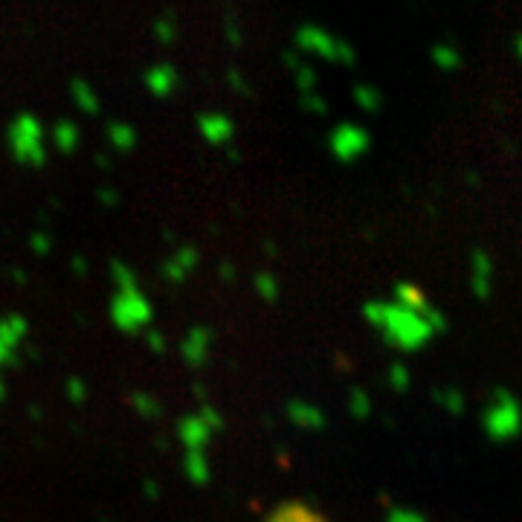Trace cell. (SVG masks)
<instances>
[{
	"instance_id": "cell-1",
	"label": "cell",
	"mask_w": 522,
	"mask_h": 522,
	"mask_svg": "<svg viewBox=\"0 0 522 522\" xmlns=\"http://www.w3.org/2000/svg\"><path fill=\"white\" fill-rule=\"evenodd\" d=\"M363 317L398 351H418L436 337L433 322L421 317V313H412L407 308L395 305L392 299H372V302H365Z\"/></svg>"
},
{
	"instance_id": "cell-2",
	"label": "cell",
	"mask_w": 522,
	"mask_h": 522,
	"mask_svg": "<svg viewBox=\"0 0 522 522\" xmlns=\"http://www.w3.org/2000/svg\"><path fill=\"white\" fill-rule=\"evenodd\" d=\"M113 276V299H111V320L120 331L125 334H142L151 328L154 308L148 302L146 291L140 287L134 270H130L125 261H113L111 265Z\"/></svg>"
},
{
	"instance_id": "cell-3",
	"label": "cell",
	"mask_w": 522,
	"mask_h": 522,
	"mask_svg": "<svg viewBox=\"0 0 522 522\" xmlns=\"http://www.w3.org/2000/svg\"><path fill=\"white\" fill-rule=\"evenodd\" d=\"M482 429L496 444L514 441L522 433V403L511 389H493L490 403L482 412Z\"/></svg>"
},
{
	"instance_id": "cell-4",
	"label": "cell",
	"mask_w": 522,
	"mask_h": 522,
	"mask_svg": "<svg viewBox=\"0 0 522 522\" xmlns=\"http://www.w3.org/2000/svg\"><path fill=\"white\" fill-rule=\"evenodd\" d=\"M9 148L15 154V160L23 166H44L47 163V130L35 113H18L9 122Z\"/></svg>"
},
{
	"instance_id": "cell-5",
	"label": "cell",
	"mask_w": 522,
	"mask_h": 522,
	"mask_svg": "<svg viewBox=\"0 0 522 522\" xmlns=\"http://www.w3.org/2000/svg\"><path fill=\"white\" fill-rule=\"evenodd\" d=\"M293 50L296 52H313V56H322L328 61L337 64H355L357 61V52L348 41L337 38L334 32H328L325 26L320 23H302L293 35Z\"/></svg>"
},
{
	"instance_id": "cell-6",
	"label": "cell",
	"mask_w": 522,
	"mask_h": 522,
	"mask_svg": "<svg viewBox=\"0 0 522 522\" xmlns=\"http://www.w3.org/2000/svg\"><path fill=\"white\" fill-rule=\"evenodd\" d=\"M224 429V418L215 407H201L198 412L183 415L177 421V441L186 453H206L212 441Z\"/></svg>"
},
{
	"instance_id": "cell-7",
	"label": "cell",
	"mask_w": 522,
	"mask_h": 522,
	"mask_svg": "<svg viewBox=\"0 0 522 522\" xmlns=\"http://www.w3.org/2000/svg\"><path fill=\"white\" fill-rule=\"evenodd\" d=\"M328 148L339 163H355L372 148V134L357 122H339L328 137Z\"/></svg>"
},
{
	"instance_id": "cell-8",
	"label": "cell",
	"mask_w": 522,
	"mask_h": 522,
	"mask_svg": "<svg viewBox=\"0 0 522 522\" xmlns=\"http://www.w3.org/2000/svg\"><path fill=\"white\" fill-rule=\"evenodd\" d=\"M493 279H496V267L488 250H473L470 256V291L479 299V302H488L493 296Z\"/></svg>"
},
{
	"instance_id": "cell-9",
	"label": "cell",
	"mask_w": 522,
	"mask_h": 522,
	"mask_svg": "<svg viewBox=\"0 0 522 522\" xmlns=\"http://www.w3.org/2000/svg\"><path fill=\"white\" fill-rule=\"evenodd\" d=\"M212 343H215L212 328H206V325H192L180 343V355L189 365L201 369V365L209 360V355H212Z\"/></svg>"
},
{
	"instance_id": "cell-10",
	"label": "cell",
	"mask_w": 522,
	"mask_h": 522,
	"mask_svg": "<svg viewBox=\"0 0 522 522\" xmlns=\"http://www.w3.org/2000/svg\"><path fill=\"white\" fill-rule=\"evenodd\" d=\"M198 130H201V137L209 142V146H218V148L232 146V140H235V122L220 111L198 113Z\"/></svg>"
},
{
	"instance_id": "cell-11",
	"label": "cell",
	"mask_w": 522,
	"mask_h": 522,
	"mask_svg": "<svg viewBox=\"0 0 522 522\" xmlns=\"http://www.w3.org/2000/svg\"><path fill=\"white\" fill-rule=\"evenodd\" d=\"M284 418L299 429H322L328 424V415H325L322 407H317L308 398H291L284 407Z\"/></svg>"
},
{
	"instance_id": "cell-12",
	"label": "cell",
	"mask_w": 522,
	"mask_h": 522,
	"mask_svg": "<svg viewBox=\"0 0 522 522\" xmlns=\"http://www.w3.org/2000/svg\"><path fill=\"white\" fill-rule=\"evenodd\" d=\"M198 250L194 247H180V250H175L172 256H168L163 261V276L166 282H172V284H180V282H186L194 267H198Z\"/></svg>"
},
{
	"instance_id": "cell-13",
	"label": "cell",
	"mask_w": 522,
	"mask_h": 522,
	"mask_svg": "<svg viewBox=\"0 0 522 522\" xmlns=\"http://www.w3.org/2000/svg\"><path fill=\"white\" fill-rule=\"evenodd\" d=\"M142 82H146L151 96L166 99V96H172L175 90H177L180 76H177V70L172 68V64H154V68H148L146 76H142Z\"/></svg>"
},
{
	"instance_id": "cell-14",
	"label": "cell",
	"mask_w": 522,
	"mask_h": 522,
	"mask_svg": "<svg viewBox=\"0 0 522 522\" xmlns=\"http://www.w3.org/2000/svg\"><path fill=\"white\" fill-rule=\"evenodd\" d=\"M265 522H328L317 508L308 505V502H299V500H287L282 505H276L273 511L267 514Z\"/></svg>"
},
{
	"instance_id": "cell-15",
	"label": "cell",
	"mask_w": 522,
	"mask_h": 522,
	"mask_svg": "<svg viewBox=\"0 0 522 522\" xmlns=\"http://www.w3.org/2000/svg\"><path fill=\"white\" fill-rule=\"evenodd\" d=\"M284 64H287V70L293 73V82L299 87V94H313V90H317V73H313V68L302 58V52L287 50Z\"/></svg>"
},
{
	"instance_id": "cell-16",
	"label": "cell",
	"mask_w": 522,
	"mask_h": 522,
	"mask_svg": "<svg viewBox=\"0 0 522 522\" xmlns=\"http://www.w3.org/2000/svg\"><path fill=\"white\" fill-rule=\"evenodd\" d=\"M70 99H73V104L82 113H99V108H102V102H99V94H96V87L87 82V78H73L70 82Z\"/></svg>"
},
{
	"instance_id": "cell-17",
	"label": "cell",
	"mask_w": 522,
	"mask_h": 522,
	"mask_svg": "<svg viewBox=\"0 0 522 522\" xmlns=\"http://www.w3.org/2000/svg\"><path fill=\"white\" fill-rule=\"evenodd\" d=\"M104 134H108V142H111V148L116 151H130L140 142V134H137V128L125 122V120H113L108 122V128H104Z\"/></svg>"
},
{
	"instance_id": "cell-18",
	"label": "cell",
	"mask_w": 522,
	"mask_h": 522,
	"mask_svg": "<svg viewBox=\"0 0 522 522\" xmlns=\"http://www.w3.org/2000/svg\"><path fill=\"white\" fill-rule=\"evenodd\" d=\"M50 140L58 151H76L78 140H82V130H78V125L73 120H58L50 128Z\"/></svg>"
},
{
	"instance_id": "cell-19",
	"label": "cell",
	"mask_w": 522,
	"mask_h": 522,
	"mask_svg": "<svg viewBox=\"0 0 522 522\" xmlns=\"http://www.w3.org/2000/svg\"><path fill=\"white\" fill-rule=\"evenodd\" d=\"M183 473L192 482V485H206L212 479V467H209L206 453H186L183 455Z\"/></svg>"
},
{
	"instance_id": "cell-20",
	"label": "cell",
	"mask_w": 522,
	"mask_h": 522,
	"mask_svg": "<svg viewBox=\"0 0 522 522\" xmlns=\"http://www.w3.org/2000/svg\"><path fill=\"white\" fill-rule=\"evenodd\" d=\"M429 58H433V64L438 70H444V73H455L462 68V52H459V47H453V44H447V41H441V44H436L433 50H429Z\"/></svg>"
},
{
	"instance_id": "cell-21",
	"label": "cell",
	"mask_w": 522,
	"mask_h": 522,
	"mask_svg": "<svg viewBox=\"0 0 522 522\" xmlns=\"http://www.w3.org/2000/svg\"><path fill=\"white\" fill-rule=\"evenodd\" d=\"M436 403L438 407L447 412V415H453V418H459V415H464V395L455 386H444V389H436Z\"/></svg>"
},
{
	"instance_id": "cell-22",
	"label": "cell",
	"mask_w": 522,
	"mask_h": 522,
	"mask_svg": "<svg viewBox=\"0 0 522 522\" xmlns=\"http://www.w3.org/2000/svg\"><path fill=\"white\" fill-rule=\"evenodd\" d=\"M130 407L140 412V418H146V421H157L163 415V403L154 395H148V392H134L130 395Z\"/></svg>"
},
{
	"instance_id": "cell-23",
	"label": "cell",
	"mask_w": 522,
	"mask_h": 522,
	"mask_svg": "<svg viewBox=\"0 0 522 522\" xmlns=\"http://www.w3.org/2000/svg\"><path fill=\"white\" fill-rule=\"evenodd\" d=\"M355 102L365 113H377L383 108V94L374 85H355Z\"/></svg>"
},
{
	"instance_id": "cell-24",
	"label": "cell",
	"mask_w": 522,
	"mask_h": 522,
	"mask_svg": "<svg viewBox=\"0 0 522 522\" xmlns=\"http://www.w3.org/2000/svg\"><path fill=\"white\" fill-rule=\"evenodd\" d=\"M253 287H256V293L265 299V302H276L279 293H282V284H279L276 276H273V273H256Z\"/></svg>"
},
{
	"instance_id": "cell-25",
	"label": "cell",
	"mask_w": 522,
	"mask_h": 522,
	"mask_svg": "<svg viewBox=\"0 0 522 522\" xmlns=\"http://www.w3.org/2000/svg\"><path fill=\"white\" fill-rule=\"evenodd\" d=\"M346 407H348L351 418H357V421H365V418L372 415V395H365L363 389H351Z\"/></svg>"
},
{
	"instance_id": "cell-26",
	"label": "cell",
	"mask_w": 522,
	"mask_h": 522,
	"mask_svg": "<svg viewBox=\"0 0 522 522\" xmlns=\"http://www.w3.org/2000/svg\"><path fill=\"white\" fill-rule=\"evenodd\" d=\"M389 386L398 392V395H403L410 386H412V377H410V369L403 363H392L389 365Z\"/></svg>"
},
{
	"instance_id": "cell-27",
	"label": "cell",
	"mask_w": 522,
	"mask_h": 522,
	"mask_svg": "<svg viewBox=\"0 0 522 522\" xmlns=\"http://www.w3.org/2000/svg\"><path fill=\"white\" fill-rule=\"evenodd\" d=\"M154 35L160 38L163 44H175L177 38V21L172 15H160L154 21Z\"/></svg>"
},
{
	"instance_id": "cell-28",
	"label": "cell",
	"mask_w": 522,
	"mask_h": 522,
	"mask_svg": "<svg viewBox=\"0 0 522 522\" xmlns=\"http://www.w3.org/2000/svg\"><path fill=\"white\" fill-rule=\"evenodd\" d=\"M386 522H427V517L412 511V508H389Z\"/></svg>"
},
{
	"instance_id": "cell-29",
	"label": "cell",
	"mask_w": 522,
	"mask_h": 522,
	"mask_svg": "<svg viewBox=\"0 0 522 522\" xmlns=\"http://www.w3.org/2000/svg\"><path fill=\"white\" fill-rule=\"evenodd\" d=\"M142 337H146V343H148V348L154 351V355H163V351H166V346H168L166 334H163L160 328H154V325H151V328H146V331H142Z\"/></svg>"
},
{
	"instance_id": "cell-30",
	"label": "cell",
	"mask_w": 522,
	"mask_h": 522,
	"mask_svg": "<svg viewBox=\"0 0 522 522\" xmlns=\"http://www.w3.org/2000/svg\"><path fill=\"white\" fill-rule=\"evenodd\" d=\"M68 398L73 400V403H85L87 400V383L82 381V377H70L68 381Z\"/></svg>"
},
{
	"instance_id": "cell-31",
	"label": "cell",
	"mask_w": 522,
	"mask_h": 522,
	"mask_svg": "<svg viewBox=\"0 0 522 522\" xmlns=\"http://www.w3.org/2000/svg\"><path fill=\"white\" fill-rule=\"evenodd\" d=\"M302 108L310 111V113H325L328 111V102H325L317 90H313V94H302Z\"/></svg>"
},
{
	"instance_id": "cell-32",
	"label": "cell",
	"mask_w": 522,
	"mask_h": 522,
	"mask_svg": "<svg viewBox=\"0 0 522 522\" xmlns=\"http://www.w3.org/2000/svg\"><path fill=\"white\" fill-rule=\"evenodd\" d=\"M50 247H52V241H50V235H47L44 230L32 232V250H35L38 256H47V253H50Z\"/></svg>"
},
{
	"instance_id": "cell-33",
	"label": "cell",
	"mask_w": 522,
	"mask_h": 522,
	"mask_svg": "<svg viewBox=\"0 0 522 522\" xmlns=\"http://www.w3.org/2000/svg\"><path fill=\"white\" fill-rule=\"evenodd\" d=\"M230 85H235V87H238L244 96H250V85H247V82H244V78H241V73H238V70H230Z\"/></svg>"
},
{
	"instance_id": "cell-34",
	"label": "cell",
	"mask_w": 522,
	"mask_h": 522,
	"mask_svg": "<svg viewBox=\"0 0 522 522\" xmlns=\"http://www.w3.org/2000/svg\"><path fill=\"white\" fill-rule=\"evenodd\" d=\"M102 201L108 203V206H113L116 201H120V194H116V192H111V189H102Z\"/></svg>"
},
{
	"instance_id": "cell-35",
	"label": "cell",
	"mask_w": 522,
	"mask_h": 522,
	"mask_svg": "<svg viewBox=\"0 0 522 522\" xmlns=\"http://www.w3.org/2000/svg\"><path fill=\"white\" fill-rule=\"evenodd\" d=\"M511 47H514V56H517V61L522 64V32L514 38V44H511Z\"/></svg>"
},
{
	"instance_id": "cell-36",
	"label": "cell",
	"mask_w": 522,
	"mask_h": 522,
	"mask_svg": "<svg viewBox=\"0 0 522 522\" xmlns=\"http://www.w3.org/2000/svg\"><path fill=\"white\" fill-rule=\"evenodd\" d=\"M220 276H224V282H232V276H235V267H230V265H220Z\"/></svg>"
},
{
	"instance_id": "cell-37",
	"label": "cell",
	"mask_w": 522,
	"mask_h": 522,
	"mask_svg": "<svg viewBox=\"0 0 522 522\" xmlns=\"http://www.w3.org/2000/svg\"><path fill=\"white\" fill-rule=\"evenodd\" d=\"M146 490H148V496H157V485H154V482H146Z\"/></svg>"
},
{
	"instance_id": "cell-38",
	"label": "cell",
	"mask_w": 522,
	"mask_h": 522,
	"mask_svg": "<svg viewBox=\"0 0 522 522\" xmlns=\"http://www.w3.org/2000/svg\"><path fill=\"white\" fill-rule=\"evenodd\" d=\"M4 392H6V386H4V381H0V398H4Z\"/></svg>"
}]
</instances>
